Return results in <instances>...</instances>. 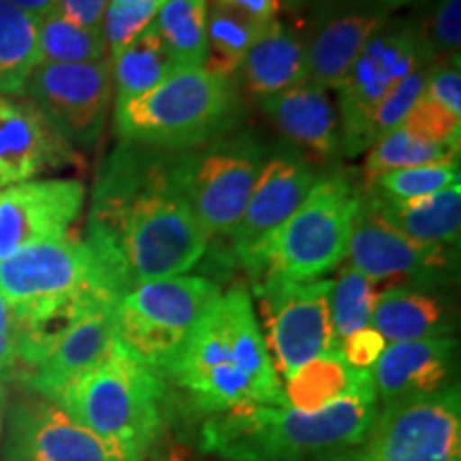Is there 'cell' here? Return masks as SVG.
Here are the masks:
<instances>
[{
	"label": "cell",
	"mask_w": 461,
	"mask_h": 461,
	"mask_svg": "<svg viewBox=\"0 0 461 461\" xmlns=\"http://www.w3.org/2000/svg\"><path fill=\"white\" fill-rule=\"evenodd\" d=\"M455 184H459V158L387 171L367 182L366 188L383 199L412 201L429 197Z\"/></svg>",
	"instance_id": "33"
},
{
	"label": "cell",
	"mask_w": 461,
	"mask_h": 461,
	"mask_svg": "<svg viewBox=\"0 0 461 461\" xmlns=\"http://www.w3.org/2000/svg\"><path fill=\"white\" fill-rule=\"evenodd\" d=\"M378 286L350 265L338 274L336 280H331L330 319L336 348L355 331L370 327L374 305L380 295Z\"/></svg>",
	"instance_id": "31"
},
{
	"label": "cell",
	"mask_w": 461,
	"mask_h": 461,
	"mask_svg": "<svg viewBox=\"0 0 461 461\" xmlns=\"http://www.w3.org/2000/svg\"><path fill=\"white\" fill-rule=\"evenodd\" d=\"M238 71L248 92L261 101L302 86L310 77L305 37L274 20L248 50Z\"/></svg>",
	"instance_id": "22"
},
{
	"label": "cell",
	"mask_w": 461,
	"mask_h": 461,
	"mask_svg": "<svg viewBox=\"0 0 461 461\" xmlns=\"http://www.w3.org/2000/svg\"><path fill=\"white\" fill-rule=\"evenodd\" d=\"M272 24V22H269ZM261 22L238 14V11L224 7L212 0L207 3L205 22V71L230 77L257 41L258 34L265 31Z\"/></svg>",
	"instance_id": "28"
},
{
	"label": "cell",
	"mask_w": 461,
	"mask_h": 461,
	"mask_svg": "<svg viewBox=\"0 0 461 461\" xmlns=\"http://www.w3.org/2000/svg\"><path fill=\"white\" fill-rule=\"evenodd\" d=\"M336 461H461L457 383L384 406L366 440Z\"/></svg>",
	"instance_id": "10"
},
{
	"label": "cell",
	"mask_w": 461,
	"mask_h": 461,
	"mask_svg": "<svg viewBox=\"0 0 461 461\" xmlns=\"http://www.w3.org/2000/svg\"><path fill=\"white\" fill-rule=\"evenodd\" d=\"M331 280H265L255 285L265 344L276 372L293 376L299 367L336 348L330 319Z\"/></svg>",
	"instance_id": "12"
},
{
	"label": "cell",
	"mask_w": 461,
	"mask_h": 461,
	"mask_svg": "<svg viewBox=\"0 0 461 461\" xmlns=\"http://www.w3.org/2000/svg\"><path fill=\"white\" fill-rule=\"evenodd\" d=\"M5 461H148L84 428L56 402L32 397L11 408Z\"/></svg>",
	"instance_id": "15"
},
{
	"label": "cell",
	"mask_w": 461,
	"mask_h": 461,
	"mask_svg": "<svg viewBox=\"0 0 461 461\" xmlns=\"http://www.w3.org/2000/svg\"><path fill=\"white\" fill-rule=\"evenodd\" d=\"M109 3H163V0H109Z\"/></svg>",
	"instance_id": "46"
},
{
	"label": "cell",
	"mask_w": 461,
	"mask_h": 461,
	"mask_svg": "<svg viewBox=\"0 0 461 461\" xmlns=\"http://www.w3.org/2000/svg\"><path fill=\"white\" fill-rule=\"evenodd\" d=\"M387 348V342L374 327H363V330L355 331L339 344V353L355 370H372L374 363Z\"/></svg>",
	"instance_id": "39"
},
{
	"label": "cell",
	"mask_w": 461,
	"mask_h": 461,
	"mask_svg": "<svg viewBox=\"0 0 461 461\" xmlns=\"http://www.w3.org/2000/svg\"><path fill=\"white\" fill-rule=\"evenodd\" d=\"M423 28L434 60L459 54L461 48V0H438L428 26Z\"/></svg>",
	"instance_id": "37"
},
{
	"label": "cell",
	"mask_w": 461,
	"mask_h": 461,
	"mask_svg": "<svg viewBox=\"0 0 461 461\" xmlns=\"http://www.w3.org/2000/svg\"><path fill=\"white\" fill-rule=\"evenodd\" d=\"M459 152L455 149L436 146L420 137L412 135L406 126L400 124L393 131H389L387 135H383L380 140L370 148L367 154L366 167V184L374 180L376 176H383L387 171L397 169H408V167H419V165H431V163H445V160H457Z\"/></svg>",
	"instance_id": "32"
},
{
	"label": "cell",
	"mask_w": 461,
	"mask_h": 461,
	"mask_svg": "<svg viewBox=\"0 0 461 461\" xmlns=\"http://www.w3.org/2000/svg\"><path fill=\"white\" fill-rule=\"evenodd\" d=\"M165 380L122 344L56 397L58 406L113 445L149 457L165 434Z\"/></svg>",
	"instance_id": "5"
},
{
	"label": "cell",
	"mask_w": 461,
	"mask_h": 461,
	"mask_svg": "<svg viewBox=\"0 0 461 461\" xmlns=\"http://www.w3.org/2000/svg\"><path fill=\"white\" fill-rule=\"evenodd\" d=\"M374 3H376L380 9H384L387 14H391V11L403 9V7H412V5L423 3V0H374Z\"/></svg>",
	"instance_id": "44"
},
{
	"label": "cell",
	"mask_w": 461,
	"mask_h": 461,
	"mask_svg": "<svg viewBox=\"0 0 461 461\" xmlns=\"http://www.w3.org/2000/svg\"><path fill=\"white\" fill-rule=\"evenodd\" d=\"M39 62L37 20L9 0H0V96L24 95Z\"/></svg>",
	"instance_id": "27"
},
{
	"label": "cell",
	"mask_w": 461,
	"mask_h": 461,
	"mask_svg": "<svg viewBox=\"0 0 461 461\" xmlns=\"http://www.w3.org/2000/svg\"><path fill=\"white\" fill-rule=\"evenodd\" d=\"M158 7L160 3H107L101 31L105 37L109 60L129 48L146 28L152 26Z\"/></svg>",
	"instance_id": "35"
},
{
	"label": "cell",
	"mask_w": 461,
	"mask_h": 461,
	"mask_svg": "<svg viewBox=\"0 0 461 461\" xmlns=\"http://www.w3.org/2000/svg\"><path fill=\"white\" fill-rule=\"evenodd\" d=\"M221 286L203 276H173L131 286L113 303L120 344L163 376Z\"/></svg>",
	"instance_id": "7"
},
{
	"label": "cell",
	"mask_w": 461,
	"mask_h": 461,
	"mask_svg": "<svg viewBox=\"0 0 461 461\" xmlns=\"http://www.w3.org/2000/svg\"><path fill=\"white\" fill-rule=\"evenodd\" d=\"M84 203L86 186L79 180L51 177L0 188V261L71 235Z\"/></svg>",
	"instance_id": "16"
},
{
	"label": "cell",
	"mask_w": 461,
	"mask_h": 461,
	"mask_svg": "<svg viewBox=\"0 0 461 461\" xmlns=\"http://www.w3.org/2000/svg\"><path fill=\"white\" fill-rule=\"evenodd\" d=\"M457 342L451 336L387 344L372 367V383L383 406L431 395L453 383Z\"/></svg>",
	"instance_id": "20"
},
{
	"label": "cell",
	"mask_w": 461,
	"mask_h": 461,
	"mask_svg": "<svg viewBox=\"0 0 461 461\" xmlns=\"http://www.w3.org/2000/svg\"><path fill=\"white\" fill-rule=\"evenodd\" d=\"M425 99L438 103L447 112L461 118V65L459 54L448 56L429 65L428 82L423 90Z\"/></svg>",
	"instance_id": "38"
},
{
	"label": "cell",
	"mask_w": 461,
	"mask_h": 461,
	"mask_svg": "<svg viewBox=\"0 0 461 461\" xmlns=\"http://www.w3.org/2000/svg\"><path fill=\"white\" fill-rule=\"evenodd\" d=\"M109 0H60L58 14L86 28H101L103 14Z\"/></svg>",
	"instance_id": "41"
},
{
	"label": "cell",
	"mask_w": 461,
	"mask_h": 461,
	"mask_svg": "<svg viewBox=\"0 0 461 461\" xmlns=\"http://www.w3.org/2000/svg\"><path fill=\"white\" fill-rule=\"evenodd\" d=\"M387 20V11L374 0H321L314 5L312 31L305 37L308 82L336 90L367 39Z\"/></svg>",
	"instance_id": "17"
},
{
	"label": "cell",
	"mask_w": 461,
	"mask_h": 461,
	"mask_svg": "<svg viewBox=\"0 0 461 461\" xmlns=\"http://www.w3.org/2000/svg\"><path fill=\"white\" fill-rule=\"evenodd\" d=\"M372 383V370L350 367L338 348L327 350L285 380L286 403L295 411L314 412Z\"/></svg>",
	"instance_id": "25"
},
{
	"label": "cell",
	"mask_w": 461,
	"mask_h": 461,
	"mask_svg": "<svg viewBox=\"0 0 461 461\" xmlns=\"http://www.w3.org/2000/svg\"><path fill=\"white\" fill-rule=\"evenodd\" d=\"M319 177L321 171L314 160L297 148H280L265 160L244 216L230 235L235 258L255 282L263 278L282 227L295 214Z\"/></svg>",
	"instance_id": "11"
},
{
	"label": "cell",
	"mask_w": 461,
	"mask_h": 461,
	"mask_svg": "<svg viewBox=\"0 0 461 461\" xmlns=\"http://www.w3.org/2000/svg\"><path fill=\"white\" fill-rule=\"evenodd\" d=\"M267 157V143L250 131L177 152L176 180L207 238L235 233Z\"/></svg>",
	"instance_id": "8"
},
{
	"label": "cell",
	"mask_w": 461,
	"mask_h": 461,
	"mask_svg": "<svg viewBox=\"0 0 461 461\" xmlns=\"http://www.w3.org/2000/svg\"><path fill=\"white\" fill-rule=\"evenodd\" d=\"M378 412L374 384L314 412L248 406L207 417L199 445L224 461H336L366 440Z\"/></svg>",
	"instance_id": "3"
},
{
	"label": "cell",
	"mask_w": 461,
	"mask_h": 461,
	"mask_svg": "<svg viewBox=\"0 0 461 461\" xmlns=\"http://www.w3.org/2000/svg\"><path fill=\"white\" fill-rule=\"evenodd\" d=\"M37 41L41 62L82 65V62H99L107 58V45L101 28L75 24L58 14V9L37 22Z\"/></svg>",
	"instance_id": "30"
},
{
	"label": "cell",
	"mask_w": 461,
	"mask_h": 461,
	"mask_svg": "<svg viewBox=\"0 0 461 461\" xmlns=\"http://www.w3.org/2000/svg\"><path fill=\"white\" fill-rule=\"evenodd\" d=\"M177 152L120 141L92 190L88 244L124 291L184 276L210 238L176 180Z\"/></svg>",
	"instance_id": "1"
},
{
	"label": "cell",
	"mask_w": 461,
	"mask_h": 461,
	"mask_svg": "<svg viewBox=\"0 0 461 461\" xmlns=\"http://www.w3.org/2000/svg\"><path fill=\"white\" fill-rule=\"evenodd\" d=\"M423 28L417 22H384L367 39L342 84L338 86L339 146L344 157L366 152L363 135L378 103L419 68L434 65Z\"/></svg>",
	"instance_id": "9"
},
{
	"label": "cell",
	"mask_w": 461,
	"mask_h": 461,
	"mask_svg": "<svg viewBox=\"0 0 461 461\" xmlns=\"http://www.w3.org/2000/svg\"><path fill=\"white\" fill-rule=\"evenodd\" d=\"M17 370L15 316L7 299L0 295V383L14 378Z\"/></svg>",
	"instance_id": "40"
},
{
	"label": "cell",
	"mask_w": 461,
	"mask_h": 461,
	"mask_svg": "<svg viewBox=\"0 0 461 461\" xmlns=\"http://www.w3.org/2000/svg\"><path fill=\"white\" fill-rule=\"evenodd\" d=\"M346 257L357 272L376 285L389 286L431 291L442 282L453 280L457 272V248L414 244L378 214L366 190H361Z\"/></svg>",
	"instance_id": "13"
},
{
	"label": "cell",
	"mask_w": 461,
	"mask_h": 461,
	"mask_svg": "<svg viewBox=\"0 0 461 461\" xmlns=\"http://www.w3.org/2000/svg\"><path fill=\"white\" fill-rule=\"evenodd\" d=\"M9 3H14L17 9H22L24 14L32 15L34 20L39 22V20H43L45 15L54 14L60 0H9Z\"/></svg>",
	"instance_id": "43"
},
{
	"label": "cell",
	"mask_w": 461,
	"mask_h": 461,
	"mask_svg": "<svg viewBox=\"0 0 461 461\" xmlns=\"http://www.w3.org/2000/svg\"><path fill=\"white\" fill-rule=\"evenodd\" d=\"M109 58L82 65L41 62L24 86L26 99L50 120L73 148L90 149L99 143L112 105Z\"/></svg>",
	"instance_id": "14"
},
{
	"label": "cell",
	"mask_w": 461,
	"mask_h": 461,
	"mask_svg": "<svg viewBox=\"0 0 461 461\" xmlns=\"http://www.w3.org/2000/svg\"><path fill=\"white\" fill-rule=\"evenodd\" d=\"M370 327L387 344L447 338L453 333V316L429 288L389 286L380 291Z\"/></svg>",
	"instance_id": "23"
},
{
	"label": "cell",
	"mask_w": 461,
	"mask_h": 461,
	"mask_svg": "<svg viewBox=\"0 0 461 461\" xmlns=\"http://www.w3.org/2000/svg\"><path fill=\"white\" fill-rule=\"evenodd\" d=\"M197 414L288 406L246 288L221 293L163 374Z\"/></svg>",
	"instance_id": "2"
},
{
	"label": "cell",
	"mask_w": 461,
	"mask_h": 461,
	"mask_svg": "<svg viewBox=\"0 0 461 461\" xmlns=\"http://www.w3.org/2000/svg\"><path fill=\"white\" fill-rule=\"evenodd\" d=\"M113 303H101L73 321L22 380L37 397L56 402L68 384L101 366L120 346Z\"/></svg>",
	"instance_id": "19"
},
{
	"label": "cell",
	"mask_w": 461,
	"mask_h": 461,
	"mask_svg": "<svg viewBox=\"0 0 461 461\" xmlns=\"http://www.w3.org/2000/svg\"><path fill=\"white\" fill-rule=\"evenodd\" d=\"M428 71L429 67L419 68L412 75H408L403 82L395 86L393 90L378 103V107L374 109L370 122H367L366 135H363V146L370 149L380 137L387 135L389 131H393L395 126H400L406 115L412 112V107L417 105L420 96H423L425 82H428Z\"/></svg>",
	"instance_id": "34"
},
{
	"label": "cell",
	"mask_w": 461,
	"mask_h": 461,
	"mask_svg": "<svg viewBox=\"0 0 461 461\" xmlns=\"http://www.w3.org/2000/svg\"><path fill=\"white\" fill-rule=\"evenodd\" d=\"M207 0H163L154 17L160 39L177 68H199L205 62Z\"/></svg>",
	"instance_id": "29"
},
{
	"label": "cell",
	"mask_w": 461,
	"mask_h": 461,
	"mask_svg": "<svg viewBox=\"0 0 461 461\" xmlns=\"http://www.w3.org/2000/svg\"><path fill=\"white\" fill-rule=\"evenodd\" d=\"M363 190L378 214L414 244L459 248L461 184L412 201L383 199L367 188Z\"/></svg>",
	"instance_id": "24"
},
{
	"label": "cell",
	"mask_w": 461,
	"mask_h": 461,
	"mask_svg": "<svg viewBox=\"0 0 461 461\" xmlns=\"http://www.w3.org/2000/svg\"><path fill=\"white\" fill-rule=\"evenodd\" d=\"M112 82L115 88V103L137 99L148 90L157 88L163 79L177 71L169 51L157 28H146L140 37L124 48L112 60Z\"/></svg>",
	"instance_id": "26"
},
{
	"label": "cell",
	"mask_w": 461,
	"mask_h": 461,
	"mask_svg": "<svg viewBox=\"0 0 461 461\" xmlns=\"http://www.w3.org/2000/svg\"><path fill=\"white\" fill-rule=\"evenodd\" d=\"M79 163L82 157L26 96H0V188Z\"/></svg>",
	"instance_id": "18"
},
{
	"label": "cell",
	"mask_w": 461,
	"mask_h": 461,
	"mask_svg": "<svg viewBox=\"0 0 461 461\" xmlns=\"http://www.w3.org/2000/svg\"><path fill=\"white\" fill-rule=\"evenodd\" d=\"M240 120V96L230 77L177 68L157 88L115 103L113 122L122 141L186 152L227 135Z\"/></svg>",
	"instance_id": "4"
},
{
	"label": "cell",
	"mask_w": 461,
	"mask_h": 461,
	"mask_svg": "<svg viewBox=\"0 0 461 461\" xmlns=\"http://www.w3.org/2000/svg\"><path fill=\"white\" fill-rule=\"evenodd\" d=\"M359 199L361 188L350 176L342 171L321 173L276 238L258 282H312L336 269L348 252Z\"/></svg>",
	"instance_id": "6"
},
{
	"label": "cell",
	"mask_w": 461,
	"mask_h": 461,
	"mask_svg": "<svg viewBox=\"0 0 461 461\" xmlns=\"http://www.w3.org/2000/svg\"><path fill=\"white\" fill-rule=\"evenodd\" d=\"M218 5L238 11V14L250 17V20L269 24V22L278 20L282 3L280 0H214Z\"/></svg>",
	"instance_id": "42"
},
{
	"label": "cell",
	"mask_w": 461,
	"mask_h": 461,
	"mask_svg": "<svg viewBox=\"0 0 461 461\" xmlns=\"http://www.w3.org/2000/svg\"><path fill=\"white\" fill-rule=\"evenodd\" d=\"M402 124L420 140L459 152L461 118L425 96H420Z\"/></svg>",
	"instance_id": "36"
},
{
	"label": "cell",
	"mask_w": 461,
	"mask_h": 461,
	"mask_svg": "<svg viewBox=\"0 0 461 461\" xmlns=\"http://www.w3.org/2000/svg\"><path fill=\"white\" fill-rule=\"evenodd\" d=\"M293 3H299V5H302V3H312V5H319L321 0H293Z\"/></svg>",
	"instance_id": "47"
},
{
	"label": "cell",
	"mask_w": 461,
	"mask_h": 461,
	"mask_svg": "<svg viewBox=\"0 0 461 461\" xmlns=\"http://www.w3.org/2000/svg\"><path fill=\"white\" fill-rule=\"evenodd\" d=\"M3 420H5V384L0 383V434H3Z\"/></svg>",
	"instance_id": "45"
},
{
	"label": "cell",
	"mask_w": 461,
	"mask_h": 461,
	"mask_svg": "<svg viewBox=\"0 0 461 461\" xmlns=\"http://www.w3.org/2000/svg\"><path fill=\"white\" fill-rule=\"evenodd\" d=\"M265 115L303 154L333 158L339 146V118L330 99V90L314 82L261 101Z\"/></svg>",
	"instance_id": "21"
}]
</instances>
